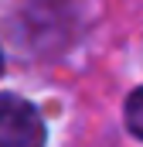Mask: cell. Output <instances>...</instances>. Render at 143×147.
Wrapping results in <instances>:
<instances>
[{
	"label": "cell",
	"instance_id": "obj_1",
	"mask_svg": "<svg viewBox=\"0 0 143 147\" xmlns=\"http://www.w3.org/2000/svg\"><path fill=\"white\" fill-rule=\"evenodd\" d=\"M44 120L21 96H0V147H44Z\"/></svg>",
	"mask_w": 143,
	"mask_h": 147
},
{
	"label": "cell",
	"instance_id": "obj_2",
	"mask_svg": "<svg viewBox=\"0 0 143 147\" xmlns=\"http://www.w3.org/2000/svg\"><path fill=\"white\" fill-rule=\"evenodd\" d=\"M126 127L133 137L143 140V89H136L130 99H126Z\"/></svg>",
	"mask_w": 143,
	"mask_h": 147
},
{
	"label": "cell",
	"instance_id": "obj_3",
	"mask_svg": "<svg viewBox=\"0 0 143 147\" xmlns=\"http://www.w3.org/2000/svg\"><path fill=\"white\" fill-rule=\"evenodd\" d=\"M0 72H3V55H0Z\"/></svg>",
	"mask_w": 143,
	"mask_h": 147
}]
</instances>
